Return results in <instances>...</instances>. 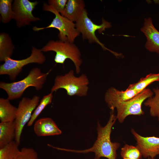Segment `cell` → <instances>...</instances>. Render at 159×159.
Masks as SVG:
<instances>
[{"mask_svg": "<svg viewBox=\"0 0 159 159\" xmlns=\"http://www.w3.org/2000/svg\"><path fill=\"white\" fill-rule=\"evenodd\" d=\"M116 115L112 110L109 119L104 126H102L98 122L97 130V136L96 140L91 148L82 150L67 149L55 147L59 150L78 153H87L93 152L95 154L94 159H100L104 157L108 159H116L117 150L120 147V144L113 142L110 138L112 128L117 120Z\"/></svg>", "mask_w": 159, "mask_h": 159, "instance_id": "1", "label": "cell"}, {"mask_svg": "<svg viewBox=\"0 0 159 159\" xmlns=\"http://www.w3.org/2000/svg\"><path fill=\"white\" fill-rule=\"evenodd\" d=\"M50 71L43 73L39 68L34 67L27 76L21 80L11 83L1 82L0 88L6 92L10 100L16 99L20 97L29 87H34L37 90H41Z\"/></svg>", "mask_w": 159, "mask_h": 159, "instance_id": "2", "label": "cell"}, {"mask_svg": "<svg viewBox=\"0 0 159 159\" xmlns=\"http://www.w3.org/2000/svg\"><path fill=\"white\" fill-rule=\"evenodd\" d=\"M43 52L54 51L56 53L54 61L57 63L63 64L67 59L74 63L77 74L80 73L82 63L81 53L78 47L74 43L60 40H51L41 49Z\"/></svg>", "mask_w": 159, "mask_h": 159, "instance_id": "3", "label": "cell"}, {"mask_svg": "<svg viewBox=\"0 0 159 159\" xmlns=\"http://www.w3.org/2000/svg\"><path fill=\"white\" fill-rule=\"evenodd\" d=\"M89 84L88 79L85 74H82L77 77L74 75V71L71 70L64 75H58L56 77L51 92L63 89L69 96L84 97L87 94Z\"/></svg>", "mask_w": 159, "mask_h": 159, "instance_id": "4", "label": "cell"}, {"mask_svg": "<svg viewBox=\"0 0 159 159\" xmlns=\"http://www.w3.org/2000/svg\"><path fill=\"white\" fill-rule=\"evenodd\" d=\"M43 10L52 13L55 16L48 26L41 27L34 26L32 28L33 30L39 31L46 29L54 28L59 31L58 37L59 40L74 43L75 39L80 34L77 29L75 23L61 15L53 7L46 3L43 4Z\"/></svg>", "mask_w": 159, "mask_h": 159, "instance_id": "5", "label": "cell"}, {"mask_svg": "<svg viewBox=\"0 0 159 159\" xmlns=\"http://www.w3.org/2000/svg\"><path fill=\"white\" fill-rule=\"evenodd\" d=\"M76 27L77 30L82 35L83 39H87L90 43H95L99 44L104 50H107L115 56H119L120 54L115 52L105 47L100 42L96 35L97 30L101 33L106 28L111 27V23L103 19L100 25L95 24L89 18L88 12L85 9L75 22Z\"/></svg>", "mask_w": 159, "mask_h": 159, "instance_id": "6", "label": "cell"}, {"mask_svg": "<svg viewBox=\"0 0 159 159\" xmlns=\"http://www.w3.org/2000/svg\"><path fill=\"white\" fill-rule=\"evenodd\" d=\"M46 60V57L41 49L33 46L31 55L26 58L20 60L7 58L0 66V74L7 75L10 80H14L24 66L32 63L42 64Z\"/></svg>", "mask_w": 159, "mask_h": 159, "instance_id": "7", "label": "cell"}, {"mask_svg": "<svg viewBox=\"0 0 159 159\" xmlns=\"http://www.w3.org/2000/svg\"><path fill=\"white\" fill-rule=\"evenodd\" d=\"M153 95V91L146 88L131 99L118 104L115 109L117 111V119L119 122L122 123L129 115H143L144 112L142 109V104Z\"/></svg>", "mask_w": 159, "mask_h": 159, "instance_id": "8", "label": "cell"}, {"mask_svg": "<svg viewBox=\"0 0 159 159\" xmlns=\"http://www.w3.org/2000/svg\"><path fill=\"white\" fill-rule=\"evenodd\" d=\"M40 99V97L37 95L34 96L32 99L23 97L19 102L14 121L16 128L15 141L19 145L23 128L31 119L33 112L39 102Z\"/></svg>", "mask_w": 159, "mask_h": 159, "instance_id": "9", "label": "cell"}, {"mask_svg": "<svg viewBox=\"0 0 159 159\" xmlns=\"http://www.w3.org/2000/svg\"><path fill=\"white\" fill-rule=\"evenodd\" d=\"M37 1L15 0L12 4L13 18L17 26L21 27L29 25L32 22L40 20L33 15L32 12L38 4Z\"/></svg>", "mask_w": 159, "mask_h": 159, "instance_id": "10", "label": "cell"}, {"mask_svg": "<svg viewBox=\"0 0 159 159\" xmlns=\"http://www.w3.org/2000/svg\"><path fill=\"white\" fill-rule=\"evenodd\" d=\"M131 132L136 141V146L145 158L154 159L159 155V137L155 136L144 137L132 129Z\"/></svg>", "mask_w": 159, "mask_h": 159, "instance_id": "11", "label": "cell"}, {"mask_svg": "<svg viewBox=\"0 0 159 159\" xmlns=\"http://www.w3.org/2000/svg\"><path fill=\"white\" fill-rule=\"evenodd\" d=\"M140 92L127 88L125 91H120L113 87L109 88L106 92L105 101L109 108L114 110L119 103L127 101Z\"/></svg>", "mask_w": 159, "mask_h": 159, "instance_id": "12", "label": "cell"}, {"mask_svg": "<svg viewBox=\"0 0 159 159\" xmlns=\"http://www.w3.org/2000/svg\"><path fill=\"white\" fill-rule=\"evenodd\" d=\"M141 30L147 38L146 49L150 52L159 54V32L154 26L151 18L145 19Z\"/></svg>", "mask_w": 159, "mask_h": 159, "instance_id": "13", "label": "cell"}, {"mask_svg": "<svg viewBox=\"0 0 159 159\" xmlns=\"http://www.w3.org/2000/svg\"><path fill=\"white\" fill-rule=\"evenodd\" d=\"M34 130L38 137H44L60 135L62 131L54 120L50 117L41 118L36 121Z\"/></svg>", "mask_w": 159, "mask_h": 159, "instance_id": "14", "label": "cell"}, {"mask_svg": "<svg viewBox=\"0 0 159 159\" xmlns=\"http://www.w3.org/2000/svg\"><path fill=\"white\" fill-rule=\"evenodd\" d=\"M85 6L83 0H67L64 11L60 14L71 21L76 22L85 9Z\"/></svg>", "mask_w": 159, "mask_h": 159, "instance_id": "15", "label": "cell"}, {"mask_svg": "<svg viewBox=\"0 0 159 159\" xmlns=\"http://www.w3.org/2000/svg\"><path fill=\"white\" fill-rule=\"evenodd\" d=\"M14 121L0 123V148L8 144L15 139Z\"/></svg>", "mask_w": 159, "mask_h": 159, "instance_id": "16", "label": "cell"}, {"mask_svg": "<svg viewBox=\"0 0 159 159\" xmlns=\"http://www.w3.org/2000/svg\"><path fill=\"white\" fill-rule=\"evenodd\" d=\"M17 108L12 105L8 98H0V120L1 122H12L16 116Z\"/></svg>", "mask_w": 159, "mask_h": 159, "instance_id": "17", "label": "cell"}, {"mask_svg": "<svg viewBox=\"0 0 159 159\" xmlns=\"http://www.w3.org/2000/svg\"><path fill=\"white\" fill-rule=\"evenodd\" d=\"M14 49V46L9 35L5 32L0 33V62H4L7 58H11Z\"/></svg>", "mask_w": 159, "mask_h": 159, "instance_id": "18", "label": "cell"}, {"mask_svg": "<svg viewBox=\"0 0 159 159\" xmlns=\"http://www.w3.org/2000/svg\"><path fill=\"white\" fill-rule=\"evenodd\" d=\"M153 91L155 94L154 96L147 99L144 104L149 108L150 115L157 117L159 121V87L153 88Z\"/></svg>", "mask_w": 159, "mask_h": 159, "instance_id": "19", "label": "cell"}, {"mask_svg": "<svg viewBox=\"0 0 159 159\" xmlns=\"http://www.w3.org/2000/svg\"><path fill=\"white\" fill-rule=\"evenodd\" d=\"M155 81L159 82V73L148 74L145 77L141 78L138 82L130 84L127 88L140 92L146 89L148 85Z\"/></svg>", "mask_w": 159, "mask_h": 159, "instance_id": "20", "label": "cell"}, {"mask_svg": "<svg viewBox=\"0 0 159 159\" xmlns=\"http://www.w3.org/2000/svg\"><path fill=\"white\" fill-rule=\"evenodd\" d=\"M12 0H0L1 20L3 23H9L13 19Z\"/></svg>", "mask_w": 159, "mask_h": 159, "instance_id": "21", "label": "cell"}, {"mask_svg": "<svg viewBox=\"0 0 159 159\" xmlns=\"http://www.w3.org/2000/svg\"><path fill=\"white\" fill-rule=\"evenodd\" d=\"M53 97L52 93L51 92L43 96L33 112L31 119L27 124L28 126L32 125L44 109L51 103Z\"/></svg>", "mask_w": 159, "mask_h": 159, "instance_id": "22", "label": "cell"}, {"mask_svg": "<svg viewBox=\"0 0 159 159\" xmlns=\"http://www.w3.org/2000/svg\"><path fill=\"white\" fill-rule=\"evenodd\" d=\"M19 145L13 141L0 148V159H14L19 150Z\"/></svg>", "mask_w": 159, "mask_h": 159, "instance_id": "23", "label": "cell"}, {"mask_svg": "<svg viewBox=\"0 0 159 159\" xmlns=\"http://www.w3.org/2000/svg\"><path fill=\"white\" fill-rule=\"evenodd\" d=\"M120 155L122 158L130 159H141L142 154L136 146L125 144L121 148Z\"/></svg>", "mask_w": 159, "mask_h": 159, "instance_id": "24", "label": "cell"}, {"mask_svg": "<svg viewBox=\"0 0 159 159\" xmlns=\"http://www.w3.org/2000/svg\"><path fill=\"white\" fill-rule=\"evenodd\" d=\"M14 159H38L37 152L33 148L23 147Z\"/></svg>", "mask_w": 159, "mask_h": 159, "instance_id": "25", "label": "cell"}, {"mask_svg": "<svg viewBox=\"0 0 159 159\" xmlns=\"http://www.w3.org/2000/svg\"><path fill=\"white\" fill-rule=\"evenodd\" d=\"M67 1V0H49L48 4L61 14L64 9Z\"/></svg>", "mask_w": 159, "mask_h": 159, "instance_id": "26", "label": "cell"}, {"mask_svg": "<svg viewBox=\"0 0 159 159\" xmlns=\"http://www.w3.org/2000/svg\"><path fill=\"white\" fill-rule=\"evenodd\" d=\"M148 159H152V158H148Z\"/></svg>", "mask_w": 159, "mask_h": 159, "instance_id": "27", "label": "cell"}, {"mask_svg": "<svg viewBox=\"0 0 159 159\" xmlns=\"http://www.w3.org/2000/svg\"><path fill=\"white\" fill-rule=\"evenodd\" d=\"M123 159H129V158H123Z\"/></svg>", "mask_w": 159, "mask_h": 159, "instance_id": "28", "label": "cell"}, {"mask_svg": "<svg viewBox=\"0 0 159 159\" xmlns=\"http://www.w3.org/2000/svg\"></svg>", "mask_w": 159, "mask_h": 159, "instance_id": "29", "label": "cell"}]
</instances>
